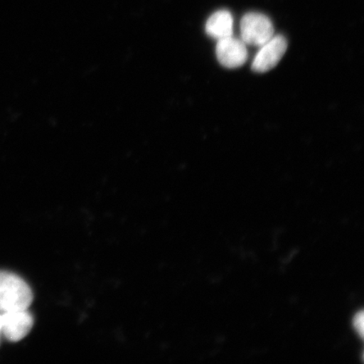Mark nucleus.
<instances>
[{"instance_id":"7ed1b4c3","label":"nucleus","mask_w":364,"mask_h":364,"mask_svg":"<svg viewBox=\"0 0 364 364\" xmlns=\"http://www.w3.org/2000/svg\"><path fill=\"white\" fill-rule=\"evenodd\" d=\"M2 335L11 343L24 339L34 326V318L28 309H17L1 315Z\"/></svg>"},{"instance_id":"f257e3e1","label":"nucleus","mask_w":364,"mask_h":364,"mask_svg":"<svg viewBox=\"0 0 364 364\" xmlns=\"http://www.w3.org/2000/svg\"><path fill=\"white\" fill-rule=\"evenodd\" d=\"M33 301L30 286L15 273L0 271V315L29 309Z\"/></svg>"},{"instance_id":"f03ea898","label":"nucleus","mask_w":364,"mask_h":364,"mask_svg":"<svg viewBox=\"0 0 364 364\" xmlns=\"http://www.w3.org/2000/svg\"><path fill=\"white\" fill-rule=\"evenodd\" d=\"M240 34L245 44L260 48L274 36V27L267 16L250 12L240 21Z\"/></svg>"},{"instance_id":"39448f33","label":"nucleus","mask_w":364,"mask_h":364,"mask_svg":"<svg viewBox=\"0 0 364 364\" xmlns=\"http://www.w3.org/2000/svg\"><path fill=\"white\" fill-rule=\"evenodd\" d=\"M216 55L223 66L228 68H239L247 61V44L233 36L218 40Z\"/></svg>"},{"instance_id":"20e7f679","label":"nucleus","mask_w":364,"mask_h":364,"mask_svg":"<svg viewBox=\"0 0 364 364\" xmlns=\"http://www.w3.org/2000/svg\"><path fill=\"white\" fill-rule=\"evenodd\" d=\"M288 48V42L284 36H273L266 43L261 46L255 56L252 70L257 73H266L277 65L284 56Z\"/></svg>"},{"instance_id":"0eeeda50","label":"nucleus","mask_w":364,"mask_h":364,"mask_svg":"<svg viewBox=\"0 0 364 364\" xmlns=\"http://www.w3.org/2000/svg\"><path fill=\"white\" fill-rule=\"evenodd\" d=\"M353 326L355 327V329H356V331H358L359 336H360V338H363L364 331L363 311L358 313L357 316L354 317Z\"/></svg>"},{"instance_id":"6e6552de","label":"nucleus","mask_w":364,"mask_h":364,"mask_svg":"<svg viewBox=\"0 0 364 364\" xmlns=\"http://www.w3.org/2000/svg\"><path fill=\"white\" fill-rule=\"evenodd\" d=\"M2 335V324H1V315H0V343H1Z\"/></svg>"},{"instance_id":"423d86ee","label":"nucleus","mask_w":364,"mask_h":364,"mask_svg":"<svg viewBox=\"0 0 364 364\" xmlns=\"http://www.w3.org/2000/svg\"><path fill=\"white\" fill-rule=\"evenodd\" d=\"M234 20L231 13L222 10L213 14L206 23V33L211 38L220 40L233 36Z\"/></svg>"}]
</instances>
